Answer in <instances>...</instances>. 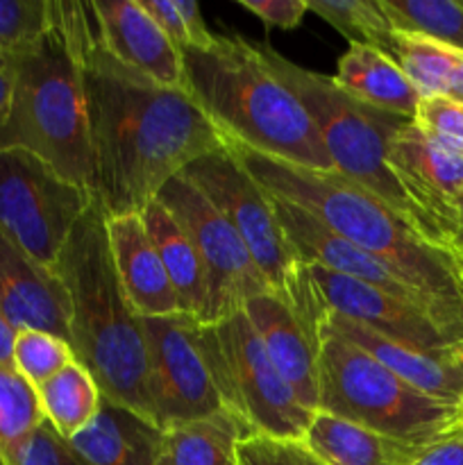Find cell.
Wrapping results in <instances>:
<instances>
[{"label":"cell","mask_w":463,"mask_h":465,"mask_svg":"<svg viewBox=\"0 0 463 465\" xmlns=\"http://www.w3.org/2000/svg\"><path fill=\"white\" fill-rule=\"evenodd\" d=\"M236 465H325L302 440L243 436L236 448Z\"/></svg>","instance_id":"obj_34"},{"label":"cell","mask_w":463,"mask_h":465,"mask_svg":"<svg viewBox=\"0 0 463 465\" xmlns=\"http://www.w3.org/2000/svg\"><path fill=\"white\" fill-rule=\"evenodd\" d=\"M75 359L71 345L48 331L18 330L14 341V371L30 386L41 384L57 375L64 366Z\"/></svg>","instance_id":"obj_31"},{"label":"cell","mask_w":463,"mask_h":465,"mask_svg":"<svg viewBox=\"0 0 463 465\" xmlns=\"http://www.w3.org/2000/svg\"><path fill=\"white\" fill-rule=\"evenodd\" d=\"M458 259V257H457ZM458 263H461V272H463V259H458Z\"/></svg>","instance_id":"obj_44"},{"label":"cell","mask_w":463,"mask_h":465,"mask_svg":"<svg viewBox=\"0 0 463 465\" xmlns=\"http://www.w3.org/2000/svg\"><path fill=\"white\" fill-rule=\"evenodd\" d=\"M411 465H463V425L427 445Z\"/></svg>","instance_id":"obj_38"},{"label":"cell","mask_w":463,"mask_h":465,"mask_svg":"<svg viewBox=\"0 0 463 465\" xmlns=\"http://www.w3.org/2000/svg\"><path fill=\"white\" fill-rule=\"evenodd\" d=\"M389 57H393L407 73L420 98L449 95L454 77L463 64V53L458 50L404 32H393Z\"/></svg>","instance_id":"obj_27"},{"label":"cell","mask_w":463,"mask_h":465,"mask_svg":"<svg viewBox=\"0 0 463 465\" xmlns=\"http://www.w3.org/2000/svg\"><path fill=\"white\" fill-rule=\"evenodd\" d=\"M318 411L416 445L436 443L463 425L461 407L416 391L325 322L318 345Z\"/></svg>","instance_id":"obj_6"},{"label":"cell","mask_w":463,"mask_h":465,"mask_svg":"<svg viewBox=\"0 0 463 465\" xmlns=\"http://www.w3.org/2000/svg\"><path fill=\"white\" fill-rule=\"evenodd\" d=\"M200 343L225 411L245 436L302 440L313 411L280 375L245 312L200 325Z\"/></svg>","instance_id":"obj_8"},{"label":"cell","mask_w":463,"mask_h":465,"mask_svg":"<svg viewBox=\"0 0 463 465\" xmlns=\"http://www.w3.org/2000/svg\"><path fill=\"white\" fill-rule=\"evenodd\" d=\"M309 12L348 36L350 44L372 45L389 54L395 30L379 0H309Z\"/></svg>","instance_id":"obj_30"},{"label":"cell","mask_w":463,"mask_h":465,"mask_svg":"<svg viewBox=\"0 0 463 465\" xmlns=\"http://www.w3.org/2000/svg\"><path fill=\"white\" fill-rule=\"evenodd\" d=\"M14 94V57L0 54V125L7 118Z\"/></svg>","instance_id":"obj_39"},{"label":"cell","mask_w":463,"mask_h":465,"mask_svg":"<svg viewBox=\"0 0 463 465\" xmlns=\"http://www.w3.org/2000/svg\"><path fill=\"white\" fill-rule=\"evenodd\" d=\"M225 143L268 193L309 212L402 277L445 334L461 343L463 272L457 254L431 243L409 218L340 173L280 162L230 139Z\"/></svg>","instance_id":"obj_2"},{"label":"cell","mask_w":463,"mask_h":465,"mask_svg":"<svg viewBox=\"0 0 463 465\" xmlns=\"http://www.w3.org/2000/svg\"><path fill=\"white\" fill-rule=\"evenodd\" d=\"M304 268H307L309 282H311L318 300L327 312L340 313V316L377 331L379 336L413 345V348L438 350L457 343L418 304L399 300L384 291H377L361 282L327 271V268L309 266V263H304Z\"/></svg>","instance_id":"obj_15"},{"label":"cell","mask_w":463,"mask_h":465,"mask_svg":"<svg viewBox=\"0 0 463 465\" xmlns=\"http://www.w3.org/2000/svg\"><path fill=\"white\" fill-rule=\"evenodd\" d=\"M182 175L189 177L195 189L234 227L271 289L289 298L302 262L281 230L272 195L250 175L227 143L191 162Z\"/></svg>","instance_id":"obj_10"},{"label":"cell","mask_w":463,"mask_h":465,"mask_svg":"<svg viewBox=\"0 0 463 465\" xmlns=\"http://www.w3.org/2000/svg\"><path fill=\"white\" fill-rule=\"evenodd\" d=\"M139 3L180 53L189 48V30L175 0H139Z\"/></svg>","instance_id":"obj_37"},{"label":"cell","mask_w":463,"mask_h":465,"mask_svg":"<svg viewBox=\"0 0 463 465\" xmlns=\"http://www.w3.org/2000/svg\"><path fill=\"white\" fill-rule=\"evenodd\" d=\"M463 248V191L454 204V236H452V252Z\"/></svg>","instance_id":"obj_41"},{"label":"cell","mask_w":463,"mask_h":465,"mask_svg":"<svg viewBox=\"0 0 463 465\" xmlns=\"http://www.w3.org/2000/svg\"><path fill=\"white\" fill-rule=\"evenodd\" d=\"M82 3L53 0L44 39L14 57V94L0 150L23 148L94 193L89 116L80 59Z\"/></svg>","instance_id":"obj_5"},{"label":"cell","mask_w":463,"mask_h":465,"mask_svg":"<svg viewBox=\"0 0 463 465\" xmlns=\"http://www.w3.org/2000/svg\"><path fill=\"white\" fill-rule=\"evenodd\" d=\"M184 89L225 139L280 162L334 171L302 103L268 68L259 45L213 36L209 48H184Z\"/></svg>","instance_id":"obj_4"},{"label":"cell","mask_w":463,"mask_h":465,"mask_svg":"<svg viewBox=\"0 0 463 465\" xmlns=\"http://www.w3.org/2000/svg\"><path fill=\"white\" fill-rule=\"evenodd\" d=\"M243 425L230 411L182 422L162 431L157 465H236Z\"/></svg>","instance_id":"obj_25"},{"label":"cell","mask_w":463,"mask_h":465,"mask_svg":"<svg viewBox=\"0 0 463 465\" xmlns=\"http://www.w3.org/2000/svg\"><path fill=\"white\" fill-rule=\"evenodd\" d=\"M261 54L277 80L302 103L334 163V171L390 204L422 234L420 213L386 162L390 139L411 118L395 116L359 103L348 91L340 89L334 77L298 66L268 45H261Z\"/></svg>","instance_id":"obj_7"},{"label":"cell","mask_w":463,"mask_h":465,"mask_svg":"<svg viewBox=\"0 0 463 465\" xmlns=\"http://www.w3.org/2000/svg\"><path fill=\"white\" fill-rule=\"evenodd\" d=\"M14 341L16 330L0 316V368H14Z\"/></svg>","instance_id":"obj_40"},{"label":"cell","mask_w":463,"mask_h":465,"mask_svg":"<svg viewBox=\"0 0 463 465\" xmlns=\"http://www.w3.org/2000/svg\"><path fill=\"white\" fill-rule=\"evenodd\" d=\"M89 9L100 41L113 59L159 84L184 89L182 53L139 0L89 3Z\"/></svg>","instance_id":"obj_18"},{"label":"cell","mask_w":463,"mask_h":465,"mask_svg":"<svg viewBox=\"0 0 463 465\" xmlns=\"http://www.w3.org/2000/svg\"><path fill=\"white\" fill-rule=\"evenodd\" d=\"M243 312L261 339L272 366L280 371L300 402L316 413L318 345L325 307L309 282L304 263L291 298L268 291L250 298L243 304Z\"/></svg>","instance_id":"obj_13"},{"label":"cell","mask_w":463,"mask_h":465,"mask_svg":"<svg viewBox=\"0 0 463 465\" xmlns=\"http://www.w3.org/2000/svg\"><path fill=\"white\" fill-rule=\"evenodd\" d=\"M461 411H463V402H461Z\"/></svg>","instance_id":"obj_45"},{"label":"cell","mask_w":463,"mask_h":465,"mask_svg":"<svg viewBox=\"0 0 463 465\" xmlns=\"http://www.w3.org/2000/svg\"><path fill=\"white\" fill-rule=\"evenodd\" d=\"M44 420L34 386L14 368H0V463L12 461Z\"/></svg>","instance_id":"obj_29"},{"label":"cell","mask_w":463,"mask_h":465,"mask_svg":"<svg viewBox=\"0 0 463 465\" xmlns=\"http://www.w3.org/2000/svg\"><path fill=\"white\" fill-rule=\"evenodd\" d=\"M145 230L157 248L172 291H175L180 313L193 316L204 322L207 316V277L200 263L198 252L191 243L189 234L180 223L168 213V209L157 198L141 212Z\"/></svg>","instance_id":"obj_24"},{"label":"cell","mask_w":463,"mask_h":465,"mask_svg":"<svg viewBox=\"0 0 463 465\" xmlns=\"http://www.w3.org/2000/svg\"><path fill=\"white\" fill-rule=\"evenodd\" d=\"M413 123L449 150L463 154V103L448 98V95H434V98H420Z\"/></svg>","instance_id":"obj_33"},{"label":"cell","mask_w":463,"mask_h":465,"mask_svg":"<svg viewBox=\"0 0 463 465\" xmlns=\"http://www.w3.org/2000/svg\"><path fill=\"white\" fill-rule=\"evenodd\" d=\"M448 98L461 100V103H463V64H461V68H458L457 77H454L452 91H449V95H448Z\"/></svg>","instance_id":"obj_42"},{"label":"cell","mask_w":463,"mask_h":465,"mask_svg":"<svg viewBox=\"0 0 463 465\" xmlns=\"http://www.w3.org/2000/svg\"><path fill=\"white\" fill-rule=\"evenodd\" d=\"M454 254H457L458 259H463V248H461V250H457V252H454Z\"/></svg>","instance_id":"obj_43"},{"label":"cell","mask_w":463,"mask_h":465,"mask_svg":"<svg viewBox=\"0 0 463 465\" xmlns=\"http://www.w3.org/2000/svg\"><path fill=\"white\" fill-rule=\"evenodd\" d=\"M41 411L62 439H73L91 425L103 407V393L91 372L73 359L68 366L36 389Z\"/></svg>","instance_id":"obj_26"},{"label":"cell","mask_w":463,"mask_h":465,"mask_svg":"<svg viewBox=\"0 0 463 465\" xmlns=\"http://www.w3.org/2000/svg\"><path fill=\"white\" fill-rule=\"evenodd\" d=\"M157 200L189 234L204 268L207 316L202 325L241 312L250 298L272 291L234 227L213 209L189 177L180 173L168 180Z\"/></svg>","instance_id":"obj_11"},{"label":"cell","mask_w":463,"mask_h":465,"mask_svg":"<svg viewBox=\"0 0 463 465\" xmlns=\"http://www.w3.org/2000/svg\"><path fill=\"white\" fill-rule=\"evenodd\" d=\"M91 203L89 189L64 180L36 154L0 150V232L48 271Z\"/></svg>","instance_id":"obj_9"},{"label":"cell","mask_w":463,"mask_h":465,"mask_svg":"<svg viewBox=\"0 0 463 465\" xmlns=\"http://www.w3.org/2000/svg\"><path fill=\"white\" fill-rule=\"evenodd\" d=\"M272 204H275L281 230H284L289 243L293 245L300 262L309 263V266L327 268V271L339 272V275L361 282V284L372 286L377 291H384V293L395 295L399 300H407V302L422 307L431 316L425 300L402 277H398L386 263H381L379 259L363 252L361 248H357L348 239L331 232L316 216H311L304 209L295 207L289 200H281L272 195Z\"/></svg>","instance_id":"obj_16"},{"label":"cell","mask_w":463,"mask_h":465,"mask_svg":"<svg viewBox=\"0 0 463 465\" xmlns=\"http://www.w3.org/2000/svg\"><path fill=\"white\" fill-rule=\"evenodd\" d=\"M334 80L359 103L411 121L420 103V94L399 64L372 45L350 44Z\"/></svg>","instance_id":"obj_23"},{"label":"cell","mask_w":463,"mask_h":465,"mask_svg":"<svg viewBox=\"0 0 463 465\" xmlns=\"http://www.w3.org/2000/svg\"><path fill=\"white\" fill-rule=\"evenodd\" d=\"M395 32L418 35L463 53V3L457 0H379Z\"/></svg>","instance_id":"obj_28"},{"label":"cell","mask_w":463,"mask_h":465,"mask_svg":"<svg viewBox=\"0 0 463 465\" xmlns=\"http://www.w3.org/2000/svg\"><path fill=\"white\" fill-rule=\"evenodd\" d=\"M0 316L14 330H39L71 345L62 280L0 232Z\"/></svg>","instance_id":"obj_19"},{"label":"cell","mask_w":463,"mask_h":465,"mask_svg":"<svg viewBox=\"0 0 463 465\" xmlns=\"http://www.w3.org/2000/svg\"><path fill=\"white\" fill-rule=\"evenodd\" d=\"M302 443L325 465H411L427 448L390 439L325 411L313 413Z\"/></svg>","instance_id":"obj_22"},{"label":"cell","mask_w":463,"mask_h":465,"mask_svg":"<svg viewBox=\"0 0 463 465\" xmlns=\"http://www.w3.org/2000/svg\"><path fill=\"white\" fill-rule=\"evenodd\" d=\"M193 316L141 318L148 357V400L159 430L222 411Z\"/></svg>","instance_id":"obj_12"},{"label":"cell","mask_w":463,"mask_h":465,"mask_svg":"<svg viewBox=\"0 0 463 465\" xmlns=\"http://www.w3.org/2000/svg\"><path fill=\"white\" fill-rule=\"evenodd\" d=\"M80 59L94 195L107 218L141 213L168 180L225 145L189 91L159 84L107 53L89 3H82Z\"/></svg>","instance_id":"obj_1"},{"label":"cell","mask_w":463,"mask_h":465,"mask_svg":"<svg viewBox=\"0 0 463 465\" xmlns=\"http://www.w3.org/2000/svg\"><path fill=\"white\" fill-rule=\"evenodd\" d=\"M239 5L266 27L280 30H295L309 12V0H239Z\"/></svg>","instance_id":"obj_36"},{"label":"cell","mask_w":463,"mask_h":465,"mask_svg":"<svg viewBox=\"0 0 463 465\" xmlns=\"http://www.w3.org/2000/svg\"><path fill=\"white\" fill-rule=\"evenodd\" d=\"M7 465H84V461L73 452L68 440L44 420Z\"/></svg>","instance_id":"obj_35"},{"label":"cell","mask_w":463,"mask_h":465,"mask_svg":"<svg viewBox=\"0 0 463 465\" xmlns=\"http://www.w3.org/2000/svg\"><path fill=\"white\" fill-rule=\"evenodd\" d=\"M53 21V0H0V54L18 57L34 48Z\"/></svg>","instance_id":"obj_32"},{"label":"cell","mask_w":463,"mask_h":465,"mask_svg":"<svg viewBox=\"0 0 463 465\" xmlns=\"http://www.w3.org/2000/svg\"><path fill=\"white\" fill-rule=\"evenodd\" d=\"M322 322L336 331L339 336L348 339L357 348L366 350L368 354L384 363L390 372L411 384L420 393L440 402L457 404L463 402V341L461 343L445 345L438 350L413 348V345L398 343L377 331L340 316V313H322Z\"/></svg>","instance_id":"obj_17"},{"label":"cell","mask_w":463,"mask_h":465,"mask_svg":"<svg viewBox=\"0 0 463 465\" xmlns=\"http://www.w3.org/2000/svg\"><path fill=\"white\" fill-rule=\"evenodd\" d=\"M54 275L68 295V334L75 361L91 372L107 402L154 422L141 316L118 280L107 216L95 195L59 252Z\"/></svg>","instance_id":"obj_3"},{"label":"cell","mask_w":463,"mask_h":465,"mask_svg":"<svg viewBox=\"0 0 463 465\" xmlns=\"http://www.w3.org/2000/svg\"><path fill=\"white\" fill-rule=\"evenodd\" d=\"M68 445L84 465H157L162 430L103 398L98 416Z\"/></svg>","instance_id":"obj_21"},{"label":"cell","mask_w":463,"mask_h":465,"mask_svg":"<svg viewBox=\"0 0 463 465\" xmlns=\"http://www.w3.org/2000/svg\"><path fill=\"white\" fill-rule=\"evenodd\" d=\"M386 162L420 213L422 234L452 252L454 204L463 191V154L440 145L409 121L390 139Z\"/></svg>","instance_id":"obj_14"},{"label":"cell","mask_w":463,"mask_h":465,"mask_svg":"<svg viewBox=\"0 0 463 465\" xmlns=\"http://www.w3.org/2000/svg\"><path fill=\"white\" fill-rule=\"evenodd\" d=\"M107 234L118 280L136 316L162 318L180 313L175 291L141 213L107 218Z\"/></svg>","instance_id":"obj_20"}]
</instances>
